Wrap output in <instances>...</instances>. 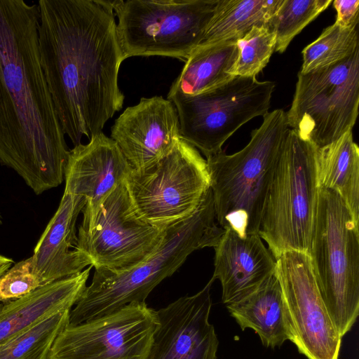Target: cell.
Masks as SVG:
<instances>
[{"instance_id": "obj_1", "label": "cell", "mask_w": 359, "mask_h": 359, "mask_svg": "<svg viewBox=\"0 0 359 359\" xmlns=\"http://www.w3.org/2000/svg\"><path fill=\"white\" fill-rule=\"evenodd\" d=\"M40 63L62 128L74 146L121 110L126 59L109 1L39 0Z\"/></svg>"}, {"instance_id": "obj_2", "label": "cell", "mask_w": 359, "mask_h": 359, "mask_svg": "<svg viewBox=\"0 0 359 359\" xmlns=\"http://www.w3.org/2000/svg\"><path fill=\"white\" fill-rule=\"evenodd\" d=\"M39 11L0 0V163L34 191L65 180L69 150L40 63Z\"/></svg>"}, {"instance_id": "obj_3", "label": "cell", "mask_w": 359, "mask_h": 359, "mask_svg": "<svg viewBox=\"0 0 359 359\" xmlns=\"http://www.w3.org/2000/svg\"><path fill=\"white\" fill-rule=\"evenodd\" d=\"M212 190L190 217L165 229L158 248L147 259L121 271L97 268L90 284L69 311L75 325L113 313L145 299L163 279L172 276L190 254L215 247L224 230L215 222Z\"/></svg>"}, {"instance_id": "obj_4", "label": "cell", "mask_w": 359, "mask_h": 359, "mask_svg": "<svg viewBox=\"0 0 359 359\" xmlns=\"http://www.w3.org/2000/svg\"><path fill=\"white\" fill-rule=\"evenodd\" d=\"M286 112L264 116L248 144L228 155L223 150L206 159L216 220L244 237L258 233L267 192L289 131Z\"/></svg>"}, {"instance_id": "obj_5", "label": "cell", "mask_w": 359, "mask_h": 359, "mask_svg": "<svg viewBox=\"0 0 359 359\" xmlns=\"http://www.w3.org/2000/svg\"><path fill=\"white\" fill-rule=\"evenodd\" d=\"M358 227L339 194L319 187L309 255L321 297L341 337L359 313Z\"/></svg>"}, {"instance_id": "obj_6", "label": "cell", "mask_w": 359, "mask_h": 359, "mask_svg": "<svg viewBox=\"0 0 359 359\" xmlns=\"http://www.w3.org/2000/svg\"><path fill=\"white\" fill-rule=\"evenodd\" d=\"M318 148L289 130L267 192L258 231L274 259L289 250L309 254L319 189Z\"/></svg>"}, {"instance_id": "obj_7", "label": "cell", "mask_w": 359, "mask_h": 359, "mask_svg": "<svg viewBox=\"0 0 359 359\" xmlns=\"http://www.w3.org/2000/svg\"><path fill=\"white\" fill-rule=\"evenodd\" d=\"M217 1H110L126 57L160 55L185 62L200 44Z\"/></svg>"}, {"instance_id": "obj_8", "label": "cell", "mask_w": 359, "mask_h": 359, "mask_svg": "<svg viewBox=\"0 0 359 359\" xmlns=\"http://www.w3.org/2000/svg\"><path fill=\"white\" fill-rule=\"evenodd\" d=\"M273 81L235 76L203 93L168 95L175 105L182 139L206 157L222 151L224 143L243 125L269 113Z\"/></svg>"}, {"instance_id": "obj_9", "label": "cell", "mask_w": 359, "mask_h": 359, "mask_svg": "<svg viewBox=\"0 0 359 359\" xmlns=\"http://www.w3.org/2000/svg\"><path fill=\"white\" fill-rule=\"evenodd\" d=\"M125 183L138 215L161 230L190 217L210 188L206 160L182 138L152 167L132 169Z\"/></svg>"}, {"instance_id": "obj_10", "label": "cell", "mask_w": 359, "mask_h": 359, "mask_svg": "<svg viewBox=\"0 0 359 359\" xmlns=\"http://www.w3.org/2000/svg\"><path fill=\"white\" fill-rule=\"evenodd\" d=\"M288 126L318 147L353 130L358 114L359 49L332 65L298 74Z\"/></svg>"}, {"instance_id": "obj_11", "label": "cell", "mask_w": 359, "mask_h": 359, "mask_svg": "<svg viewBox=\"0 0 359 359\" xmlns=\"http://www.w3.org/2000/svg\"><path fill=\"white\" fill-rule=\"evenodd\" d=\"M165 231L138 215L123 181L101 203L92 224L79 225L76 248L90 258L95 269L121 271L149 257Z\"/></svg>"}, {"instance_id": "obj_12", "label": "cell", "mask_w": 359, "mask_h": 359, "mask_svg": "<svg viewBox=\"0 0 359 359\" xmlns=\"http://www.w3.org/2000/svg\"><path fill=\"white\" fill-rule=\"evenodd\" d=\"M158 325L145 302L78 325L58 334L48 359H146Z\"/></svg>"}, {"instance_id": "obj_13", "label": "cell", "mask_w": 359, "mask_h": 359, "mask_svg": "<svg viewBox=\"0 0 359 359\" xmlns=\"http://www.w3.org/2000/svg\"><path fill=\"white\" fill-rule=\"evenodd\" d=\"M275 260L274 274L293 330L292 342L308 359H338L342 337L321 297L309 254L285 251Z\"/></svg>"}, {"instance_id": "obj_14", "label": "cell", "mask_w": 359, "mask_h": 359, "mask_svg": "<svg viewBox=\"0 0 359 359\" xmlns=\"http://www.w3.org/2000/svg\"><path fill=\"white\" fill-rule=\"evenodd\" d=\"M214 280L156 311L158 325L146 359H217L219 341L209 321Z\"/></svg>"}, {"instance_id": "obj_15", "label": "cell", "mask_w": 359, "mask_h": 359, "mask_svg": "<svg viewBox=\"0 0 359 359\" xmlns=\"http://www.w3.org/2000/svg\"><path fill=\"white\" fill-rule=\"evenodd\" d=\"M111 138L132 169L152 167L182 138L174 104L161 96L142 97L137 104L126 108L115 120Z\"/></svg>"}, {"instance_id": "obj_16", "label": "cell", "mask_w": 359, "mask_h": 359, "mask_svg": "<svg viewBox=\"0 0 359 359\" xmlns=\"http://www.w3.org/2000/svg\"><path fill=\"white\" fill-rule=\"evenodd\" d=\"M131 170L116 142L102 132L94 135L88 143H81L69 150L64 192L86 200L81 226L92 224L101 203L125 181Z\"/></svg>"}, {"instance_id": "obj_17", "label": "cell", "mask_w": 359, "mask_h": 359, "mask_svg": "<svg viewBox=\"0 0 359 359\" xmlns=\"http://www.w3.org/2000/svg\"><path fill=\"white\" fill-rule=\"evenodd\" d=\"M214 248L212 278L220 281L226 305L253 293L274 275L276 260L259 233L241 237L224 230Z\"/></svg>"}, {"instance_id": "obj_18", "label": "cell", "mask_w": 359, "mask_h": 359, "mask_svg": "<svg viewBox=\"0 0 359 359\" xmlns=\"http://www.w3.org/2000/svg\"><path fill=\"white\" fill-rule=\"evenodd\" d=\"M85 205L83 197L64 192L56 212L37 242L31 257L32 270L43 286L92 266L90 258L76 248V222Z\"/></svg>"}, {"instance_id": "obj_19", "label": "cell", "mask_w": 359, "mask_h": 359, "mask_svg": "<svg viewBox=\"0 0 359 359\" xmlns=\"http://www.w3.org/2000/svg\"><path fill=\"white\" fill-rule=\"evenodd\" d=\"M93 266L81 273L41 286L0 310V343L59 312L71 310L80 299Z\"/></svg>"}, {"instance_id": "obj_20", "label": "cell", "mask_w": 359, "mask_h": 359, "mask_svg": "<svg viewBox=\"0 0 359 359\" xmlns=\"http://www.w3.org/2000/svg\"><path fill=\"white\" fill-rule=\"evenodd\" d=\"M226 308L240 327L252 329L265 347L274 348L287 340L292 341L290 318L275 274L255 292Z\"/></svg>"}, {"instance_id": "obj_21", "label": "cell", "mask_w": 359, "mask_h": 359, "mask_svg": "<svg viewBox=\"0 0 359 359\" xmlns=\"http://www.w3.org/2000/svg\"><path fill=\"white\" fill-rule=\"evenodd\" d=\"M316 172L319 187L337 193L359 224V148L353 130L318 148Z\"/></svg>"}, {"instance_id": "obj_22", "label": "cell", "mask_w": 359, "mask_h": 359, "mask_svg": "<svg viewBox=\"0 0 359 359\" xmlns=\"http://www.w3.org/2000/svg\"><path fill=\"white\" fill-rule=\"evenodd\" d=\"M236 41L198 46L185 61L168 95H196L226 83L233 77L236 60Z\"/></svg>"}, {"instance_id": "obj_23", "label": "cell", "mask_w": 359, "mask_h": 359, "mask_svg": "<svg viewBox=\"0 0 359 359\" xmlns=\"http://www.w3.org/2000/svg\"><path fill=\"white\" fill-rule=\"evenodd\" d=\"M283 0H218L198 46L243 37L254 26L269 25Z\"/></svg>"}, {"instance_id": "obj_24", "label": "cell", "mask_w": 359, "mask_h": 359, "mask_svg": "<svg viewBox=\"0 0 359 359\" xmlns=\"http://www.w3.org/2000/svg\"><path fill=\"white\" fill-rule=\"evenodd\" d=\"M69 311L46 318L0 343V359H48L57 337L69 324Z\"/></svg>"}, {"instance_id": "obj_25", "label": "cell", "mask_w": 359, "mask_h": 359, "mask_svg": "<svg viewBox=\"0 0 359 359\" xmlns=\"http://www.w3.org/2000/svg\"><path fill=\"white\" fill-rule=\"evenodd\" d=\"M358 49V28L344 27L334 22L303 49V62L299 73L306 74L332 65Z\"/></svg>"}, {"instance_id": "obj_26", "label": "cell", "mask_w": 359, "mask_h": 359, "mask_svg": "<svg viewBox=\"0 0 359 359\" xmlns=\"http://www.w3.org/2000/svg\"><path fill=\"white\" fill-rule=\"evenodd\" d=\"M332 2V0H283L269 25V29L276 35L275 51L285 52L294 37Z\"/></svg>"}, {"instance_id": "obj_27", "label": "cell", "mask_w": 359, "mask_h": 359, "mask_svg": "<svg viewBox=\"0 0 359 359\" xmlns=\"http://www.w3.org/2000/svg\"><path fill=\"white\" fill-rule=\"evenodd\" d=\"M238 54L231 74L256 77L269 62L275 51L276 35L264 26H254L236 41Z\"/></svg>"}, {"instance_id": "obj_28", "label": "cell", "mask_w": 359, "mask_h": 359, "mask_svg": "<svg viewBox=\"0 0 359 359\" xmlns=\"http://www.w3.org/2000/svg\"><path fill=\"white\" fill-rule=\"evenodd\" d=\"M41 286L33 272L32 258L22 260L0 277V303L18 299Z\"/></svg>"}, {"instance_id": "obj_29", "label": "cell", "mask_w": 359, "mask_h": 359, "mask_svg": "<svg viewBox=\"0 0 359 359\" xmlns=\"http://www.w3.org/2000/svg\"><path fill=\"white\" fill-rule=\"evenodd\" d=\"M333 6L337 11L335 23L344 27H357L359 20L358 0H335Z\"/></svg>"}, {"instance_id": "obj_30", "label": "cell", "mask_w": 359, "mask_h": 359, "mask_svg": "<svg viewBox=\"0 0 359 359\" xmlns=\"http://www.w3.org/2000/svg\"><path fill=\"white\" fill-rule=\"evenodd\" d=\"M13 261L12 259L0 255V268L4 266H11Z\"/></svg>"}, {"instance_id": "obj_31", "label": "cell", "mask_w": 359, "mask_h": 359, "mask_svg": "<svg viewBox=\"0 0 359 359\" xmlns=\"http://www.w3.org/2000/svg\"><path fill=\"white\" fill-rule=\"evenodd\" d=\"M10 268V266H4L0 268V277Z\"/></svg>"}, {"instance_id": "obj_32", "label": "cell", "mask_w": 359, "mask_h": 359, "mask_svg": "<svg viewBox=\"0 0 359 359\" xmlns=\"http://www.w3.org/2000/svg\"><path fill=\"white\" fill-rule=\"evenodd\" d=\"M2 304H3V303H0V310L1 309Z\"/></svg>"}, {"instance_id": "obj_33", "label": "cell", "mask_w": 359, "mask_h": 359, "mask_svg": "<svg viewBox=\"0 0 359 359\" xmlns=\"http://www.w3.org/2000/svg\"><path fill=\"white\" fill-rule=\"evenodd\" d=\"M1 224V217L0 215V225Z\"/></svg>"}]
</instances>
